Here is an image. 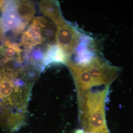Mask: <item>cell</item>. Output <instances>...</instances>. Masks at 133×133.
<instances>
[{"label":"cell","mask_w":133,"mask_h":133,"mask_svg":"<svg viewBox=\"0 0 133 133\" xmlns=\"http://www.w3.org/2000/svg\"><path fill=\"white\" fill-rule=\"evenodd\" d=\"M109 87L98 86L77 94L79 119L89 133H109L105 118L106 99Z\"/></svg>","instance_id":"cell-1"},{"label":"cell","mask_w":133,"mask_h":133,"mask_svg":"<svg viewBox=\"0 0 133 133\" xmlns=\"http://www.w3.org/2000/svg\"><path fill=\"white\" fill-rule=\"evenodd\" d=\"M18 76V72L9 68H0V100L12 109L26 112L31 85Z\"/></svg>","instance_id":"cell-2"},{"label":"cell","mask_w":133,"mask_h":133,"mask_svg":"<svg viewBox=\"0 0 133 133\" xmlns=\"http://www.w3.org/2000/svg\"><path fill=\"white\" fill-rule=\"evenodd\" d=\"M56 27V44L70 57L76 52L81 44V34L64 18L55 24Z\"/></svg>","instance_id":"cell-3"},{"label":"cell","mask_w":133,"mask_h":133,"mask_svg":"<svg viewBox=\"0 0 133 133\" xmlns=\"http://www.w3.org/2000/svg\"><path fill=\"white\" fill-rule=\"evenodd\" d=\"M26 113L12 109L0 102V128L13 133L26 124Z\"/></svg>","instance_id":"cell-4"},{"label":"cell","mask_w":133,"mask_h":133,"mask_svg":"<svg viewBox=\"0 0 133 133\" xmlns=\"http://www.w3.org/2000/svg\"><path fill=\"white\" fill-rule=\"evenodd\" d=\"M46 26V20L43 17L32 19L22 35L21 44L28 48L41 44L44 40L43 33Z\"/></svg>","instance_id":"cell-5"},{"label":"cell","mask_w":133,"mask_h":133,"mask_svg":"<svg viewBox=\"0 0 133 133\" xmlns=\"http://www.w3.org/2000/svg\"><path fill=\"white\" fill-rule=\"evenodd\" d=\"M1 22L6 29L18 33L24 31L27 25L19 13L16 1L8 2L3 7Z\"/></svg>","instance_id":"cell-6"},{"label":"cell","mask_w":133,"mask_h":133,"mask_svg":"<svg viewBox=\"0 0 133 133\" xmlns=\"http://www.w3.org/2000/svg\"><path fill=\"white\" fill-rule=\"evenodd\" d=\"M69 58L66 53L57 44L48 46L43 58V65L46 66L52 63L66 64Z\"/></svg>","instance_id":"cell-7"},{"label":"cell","mask_w":133,"mask_h":133,"mask_svg":"<svg viewBox=\"0 0 133 133\" xmlns=\"http://www.w3.org/2000/svg\"><path fill=\"white\" fill-rule=\"evenodd\" d=\"M38 6L43 14L51 19L54 24L64 18L58 3L56 1H42L39 3Z\"/></svg>","instance_id":"cell-8"},{"label":"cell","mask_w":133,"mask_h":133,"mask_svg":"<svg viewBox=\"0 0 133 133\" xmlns=\"http://www.w3.org/2000/svg\"><path fill=\"white\" fill-rule=\"evenodd\" d=\"M4 48L2 47V53L4 56L5 61H11L22 60V49L17 44L11 43L7 41L5 43Z\"/></svg>","instance_id":"cell-9"},{"label":"cell","mask_w":133,"mask_h":133,"mask_svg":"<svg viewBox=\"0 0 133 133\" xmlns=\"http://www.w3.org/2000/svg\"><path fill=\"white\" fill-rule=\"evenodd\" d=\"M74 133H89L88 132H87L85 131L84 130H83V129H78L76 130V131H75V132Z\"/></svg>","instance_id":"cell-10"},{"label":"cell","mask_w":133,"mask_h":133,"mask_svg":"<svg viewBox=\"0 0 133 133\" xmlns=\"http://www.w3.org/2000/svg\"><path fill=\"white\" fill-rule=\"evenodd\" d=\"M5 4V1H0V9L2 8V7Z\"/></svg>","instance_id":"cell-11"}]
</instances>
